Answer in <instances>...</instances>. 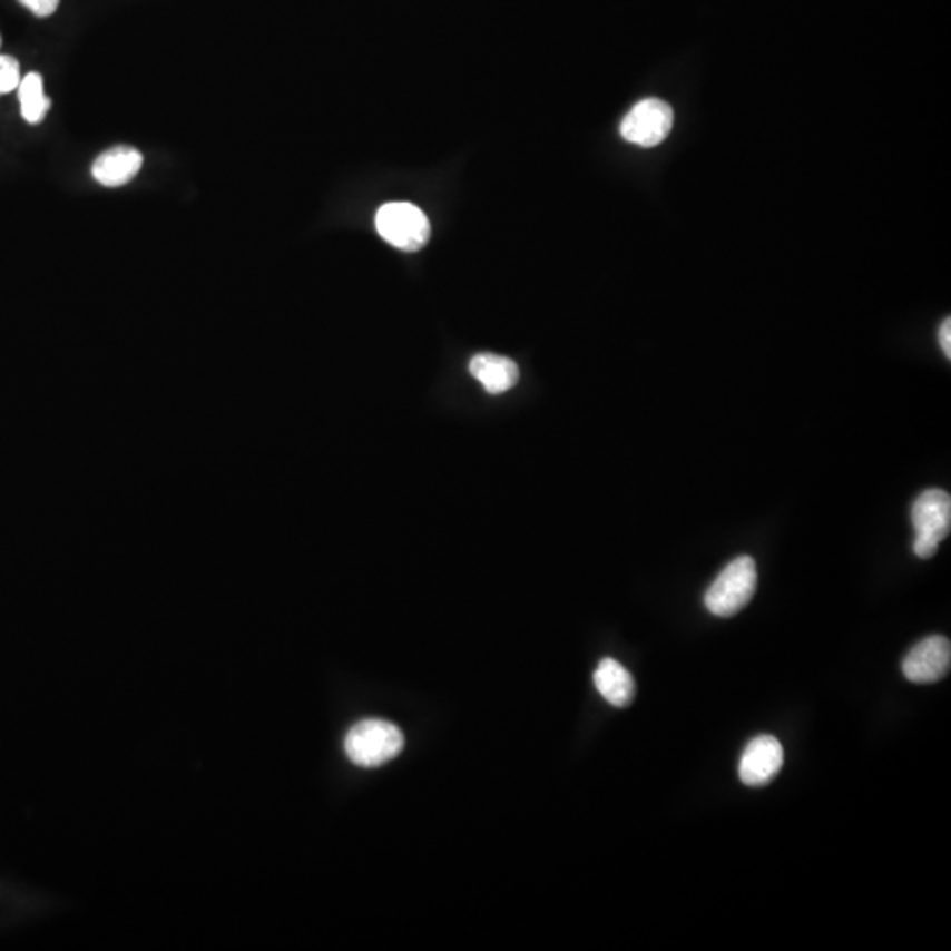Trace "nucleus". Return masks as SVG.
<instances>
[{
  "instance_id": "f257e3e1",
  "label": "nucleus",
  "mask_w": 951,
  "mask_h": 951,
  "mask_svg": "<svg viewBox=\"0 0 951 951\" xmlns=\"http://www.w3.org/2000/svg\"><path fill=\"white\" fill-rule=\"evenodd\" d=\"M345 754L354 765L375 768L396 758L404 749V735L395 724L383 719H365L354 724L345 735Z\"/></svg>"
},
{
  "instance_id": "f03ea898",
  "label": "nucleus",
  "mask_w": 951,
  "mask_h": 951,
  "mask_svg": "<svg viewBox=\"0 0 951 951\" xmlns=\"http://www.w3.org/2000/svg\"><path fill=\"white\" fill-rule=\"evenodd\" d=\"M758 587V569L753 557H738L720 571L705 594V607L716 617H733L753 599Z\"/></svg>"
},
{
  "instance_id": "7ed1b4c3",
  "label": "nucleus",
  "mask_w": 951,
  "mask_h": 951,
  "mask_svg": "<svg viewBox=\"0 0 951 951\" xmlns=\"http://www.w3.org/2000/svg\"><path fill=\"white\" fill-rule=\"evenodd\" d=\"M913 518V550L920 559H931L938 552L941 541L948 538L951 529V497L944 490H925L918 497L911 511Z\"/></svg>"
},
{
  "instance_id": "20e7f679",
  "label": "nucleus",
  "mask_w": 951,
  "mask_h": 951,
  "mask_svg": "<svg viewBox=\"0 0 951 951\" xmlns=\"http://www.w3.org/2000/svg\"><path fill=\"white\" fill-rule=\"evenodd\" d=\"M381 238L400 251L414 253L429 242L430 224L423 210L411 203H386L375 215Z\"/></svg>"
},
{
  "instance_id": "39448f33",
  "label": "nucleus",
  "mask_w": 951,
  "mask_h": 951,
  "mask_svg": "<svg viewBox=\"0 0 951 951\" xmlns=\"http://www.w3.org/2000/svg\"><path fill=\"white\" fill-rule=\"evenodd\" d=\"M671 127H674L671 106L661 99L650 97L633 106L631 111L624 117L620 135L629 144L653 148L668 138Z\"/></svg>"
},
{
  "instance_id": "423d86ee",
  "label": "nucleus",
  "mask_w": 951,
  "mask_h": 951,
  "mask_svg": "<svg viewBox=\"0 0 951 951\" xmlns=\"http://www.w3.org/2000/svg\"><path fill=\"white\" fill-rule=\"evenodd\" d=\"M951 668V645L944 636H929L914 645L902 661V671L910 683L934 684L943 680Z\"/></svg>"
},
{
  "instance_id": "0eeeda50",
  "label": "nucleus",
  "mask_w": 951,
  "mask_h": 951,
  "mask_svg": "<svg viewBox=\"0 0 951 951\" xmlns=\"http://www.w3.org/2000/svg\"><path fill=\"white\" fill-rule=\"evenodd\" d=\"M783 763L784 749L781 742L772 735H762L745 747L738 765V775L745 786H766L780 774Z\"/></svg>"
},
{
  "instance_id": "6e6552de",
  "label": "nucleus",
  "mask_w": 951,
  "mask_h": 951,
  "mask_svg": "<svg viewBox=\"0 0 951 951\" xmlns=\"http://www.w3.org/2000/svg\"><path fill=\"white\" fill-rule=\"evenodd\" d=\"M144 166V156L131 147H115L97 157L92 175L101 186L122 187L135 180Z\"/></svg>"
},
{
  "instance_id": "1a4fd4ad",
  "label": "nucleus",
  "mask_w": 951,
  "mask_h": 951,
  "mask_svg": "<svg viewBox=\"0 0 951 951\" xmlns=\"http://www.w3.org/2000/svg\"><path fill=\"white\" fill-rule=\"evenodd\" d=\"M469 371L472 378L492 395L508 392L520 378V371L513 360L493 353L476 354L469 363Z\"/></svg>"
},
{
  "instance_id": "9d476101",
  "label": "nucleus",
  "mask_w": 951,
  "mask_h": 951,
  "mask_svg": "<svg viewBox=\"0 0 951 951\" xmlns=\"http://www.w3.org/2000/svg\"><path fill=\"white\" fill-rule=\"evenodd\" d=\"M594 684L598 687L599 695L614 707H628L635 699V678L615 659H602L599 663L598 669L594 671Z\"/></svg>"
},
{
  "instance_id": "9b49d317",
  "label": "nucleus",
  "mask_w": 951,
  "mask_h": 951,
  "mask_svg": "<svg viewBox=\"0 0 951 951\" xmlns=\"http://www.w3.org/2000/svg\"><path fill=\"white\" fill-rule=\"evenodd\" d=\"M18 99H20L21 115L32 126L41 124L51 108L50 97L45 96L42 78L38 72H29L26 78H21Z\"/></svg>"
},
{
  "instance_id": "f8f14e48",
  "label": "nucleus",
  "mask_w": 951,
  "mask_h": 951,
  "mask_svg": "<svg viewBox=\"0 0 951 951\" xmlns=\"http://www.w3.org/2000/svg\"><path fill=\"white\" fill-rule=\"evenodd\" d=\"M20 81V63L18 60L11 56H0V96L18 90Z\"/></svg>"
},
{
  "instance_id": "ddd939ff",
  "label": "nucleus",
  "mask_w": 951,
  "mask_h": 951,
  "mask_svg": "<svg viewBox=\"0 0 951 951\" xmlns=\"http://www.w3.org/2000/svg\"><path fill=\"white\" fill-rule=\"evenodd\" d=\"M18 2L26 6L30 13H35L39 18L51 17L60 4V0H18Z\"/></svg>"
},
{
  "instance_id": "4468645a",
  "label": "nucleus",
  "mask_w": 951,
  "mask_h": 951,
  "mask_svg": "<svg viewBox=\"0 0 951 951\" xmlns=\"http://www.w3.org/2000/svg\"><path fill=\"white\" fill-rule=\"evenodd\" d=\"M939 344H941V350L947 354V359H951V321L944 320V323L941 324V330H939Z\"/></svg>"
},
{
  "instance_id": "2eb2a0df",
  "label": "nucleus",
  "mask_w": 951,
  "mask_h": 951,
  "mask_svg": "<svg viewBox=\"0 0 951 951\" xmlns=\"http://www.w3.org/2000/svg\"><path fill=\"white\" fill-rule=\"evenodd\" d=\"M0 45H2V39H0Z\"/></svg>"
}]
</instances>
